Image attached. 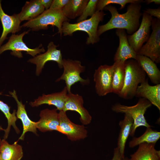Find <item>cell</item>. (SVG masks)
<instances>
[{
	"label": "cell",
	"instance_id": "6da1fadb",
	"mask_svg": "<svg viewBox=\"0 0 160 160\" xmlns=\"http://www.w3.org/2000/svg\"><path fill=\"white\" fill-rule=\"evenodd\" d=\"M141 7V4L131 3L127 6L126 12L120 14L115 7L111 4L107 6L104 9L110 12L111 17L106 23L98 26V36L100 37L105 32L115 28L124 29L128 35L132 34L140 25V19L143 15Z\"/></svg>",
	"mask_w": 160,
	"mask_h": 160
},
{
	"label": "cell",
	"instance_id": "8992f818",
	"mask_svg": "<svg viewBox=\"0 0 160 160\" xmlns=\"http://www.w3.org/2000/svg\"><path fill=\"white\" fill-rule=\"evenodd\" d=\"M63 73L60 77L56 81H65L68 93L71 92V86L75 83L79 82L83 85L88 84L89 79H84L80 76V73L85 70V67L81 64V62L78 60L63 59Z\"/></svg>",
	"mask_w": 160,
	"mask_h": 160
},
{
	"label": "cell",
	"instance_id": "e0dca14e",
	"mask_svg": "<svg viewBox=\"0 0 160 160\" xmlns=\"http://www.w3.org/2000/svg\"><path fill=\"white\" fill-rule=\"evenodd\" d=\"M135 96L147 99L160 110V84L150 85L146 79L138 86Z\"/></svg>",
	"mask_w": 160,
	"mask_h": 160
},
{
	"label": "cell",
	"instance_id": "d590c367",
	"mask_svg": "<svg viewBox=\"0 0 160 160\" xmlns=\"http://www.w3.org/2000/svg\"><path fill=\"white\" fill-rule=\"evenodd\" d=\"M123 160H129V159L127 157H124Z\"/></svg>",
	"mask_w": 160,
	"mask_h": 160
},
{
	"label": "cell",
	"instance_id": "30bf717a",
	"mask_svg": "<svg viewBox=\"0 0 160 160\" xmlns=\"http://www.w3.org/2000/svg\"><path fill=\"white\" fill-rule=\"evenodd\" d=\"M114 68L113 64L111 65H101L95 70L94 80L96 92L99 96H103L112 92Z\"/></svg>",
	"mask_w": 160,
	"mask_h": 160
},
{
	"label": "cell",
	"instance_id": "f1b7e54d",
	"mask_svg": "<svg viewBox=\"0 0 160 160\" xmlns=\"http://www.w3.org/2000/svg\"><path fill=\"white\" fill-rule=\"evenodd\" d=\"M143 2L142 0H98L96 5V10L103 11L107 6L111 4H116L120 5V9H124L127 4L140 3Z\"/></svg>",
	"mask_w": 160,
	"mask_h": 160
},
{
	"label": "cell",
	"instance_id": "603a6c76",
	"mask_svg": "<svg viewBox=\"0 0 160 160\" xmlns=\"http://www.w3.org/2000/svg\"><path fill=\"white\" fill-rule=\"evenodd\" d=\"M133 120L129 115L125 114L124 119L120 121L119 125L120 130L118 137L117 148L123 159L124 157V152L126 143L130 135L133 124Z\"/></svg>",
	"mask_w": 160,
	"mask_h": 160
},
{
	"label": "cell",
	"instance_id": "7c38bea8",
	"mask_svg": "<svg viewBox=\"0 0 160 160\" xmlns=\"http://www.w3.org/2000/svg\"><path fill=\"white\" fill-rule=\"evenodd\" d=\"M58 46L55 45L53 42H50L48 45L47 50L46 52L28 60V62L36 65V73L37 76L40 75L45 64L48 61H55L60 68H63V59L60 50L57 49Z\"/></svg>",
	"mask_w": 160,
	"mask_h": 160
},
{
	"label": "cell",
	"instance_id": "4316f807",
	"mask_svg": "<svg viewBox=\"0 0 160 160\" xmlns=\"http://www.w3.org/2000/svg\"><path fill=\"white\" fill-rule=\"evenodd\" d=\"M160 138V132L147 127L145 132L139 137H133L129 143L130 148H134L143 143L156 144Z\"/></svg>",
	"mask_w": 160,
	"mask_h": 160
},
{
	"label": "cell",
	"instance_id": "484cf974",
	"mask_svg": "<svg viewBox=\"0 0 160 160\" xmlns=\"http://www.w3.org/2000/svg\"><path fill=\"white\" fill-rule=\"evenodd\" d=\"M124 62H114V68L112 82V92L118 95L121 91L124 84L125 69Z\"/></svg>",
	"mask_w": 160,
	"mask_h": 160
},
{
	"label": "cell",
	"instance_id": "2e32d148",
	"mask_svg": "<svg viewBox=\"0 0 160 160\" xmlns=\"http://www.w3.org/2000/svg\"><path fill=\"white\" fill-rule=\"evenodd\" d=\"M57 109L50 110L46 108L41 111L40 119L37 121V128L42 132L57 131L59 125V113Z\"/></svg>",
	"mask_w": 160,
	"mask_h": 160
},
{
	"label": "cell",
	"instance_id": "52a82bcc",
	"mask_svg": "<svg viewBox=\"0 0 160 160\" xmlns=\"http://www.w3.org/2000/svg\"><path fill=\"white\" fill-rule=\"evenodd\" d=\"M152 32L149 37L137 53L149 58L157 63H160V20L153 18L151 26Z\"/></svg>",
	"mask_w": 160,
	"mask_h": 160
},
{
	"label": "cell",
	"instance_id": "e575fe53",
	"mask_svg": "<svg viewBox=\"0 0 160 160\" xmlns=\"http://www.w3.org/2000/svg\"><path fill=\"white\" fill-rule=\"evenodd\" d=\"M147 4H149L151 3H154L155 4H160V0H145L143 1Z\"/></svg>",
	"mask_w": 160,
	"mask_h": 160
},
{
	"label": "cell",
	"instance_id": "f546056e",
	"mask_svg": "<svg viewBox=\"0 0 160 160\" xmlns=\"http://www.w3.org/2000/svg\"><path fill=\"white\" fill-rule=\"evenodd\" d=\"M97 1L98 0L89 1L82 14L77 19V23L86 20L88 17H91L97 11L96 5Z\"/></svg>",
	"mask_w": 160,
	"mask_h": 160
},
{
	"label": "cell",
	"instance_id": "d6986e66",
	"mask_svg": "<svg viewBox=\"0 0 160 160\" xmlns=\"http://www.w3.org/2000/svg\"><path fill=\"white\" fill-rule=\"evenodd\" d=\"M0 19L3 27V31L0 38V47L9 33L14 34L20 31L21 29V21L17 14L12 16L6 14L2 9L1 1L0 0Z\"/></svg>",
	"mask_w": 160,
	"mask_h": 160
},
{
	"label": "cell",
	"instance_id": "5bb4252c",
	"mask_svg": "<svg viewBox=\"0 0 160 160\" xmlns=\"http://www.w3.org/2000/svg\"><path fill=\"white\" fill-rule=\"evenodd\" d=\"M116 33L119 38V44L114 55V61L124 62L129 59L136 60L137 53L130 45L126 31L123 29H117Z\"/></svg>",
	"mask_w": 160,
	"mask_h": 160
},
{
	"label": "cell",
	"instance_id": "83f0119b",
	"mask_svg": "<svg viewBox=\"0 0 160 160\" xmlns=\"http://www.w3.org/2000/svg\"><path fill=\"white\" fill-rule=\"evenodd\" d=\"M10 107L7 104L0 100V110L4 113L7 119V127L6 129L0 127V129L4 131V139L6 140L8 137L11 127L12 126L17 133H19L20 131L16 124V122L17 119L16 116V110H14L11 113L10 112Z\"/></svg>",
	"mask_w": 160,
	"mask_h": 160
},
{
	"label": "cell",
	"instance_id": "9a60e30c",
	"mask_svg": "<svg viewBox=\"0 0 160 160\" xmlns=\"http://www.w3.org/2000/svg\"><path fill=\"white\" fill-rule=\"evenodd\" d=\"M68 90L65 87L61 91L45 95L39 96L34 101L31 102L29 104L32 107H38L44 104L53 105L60 111H63L66 102L68 94Z\"/></svg>",
	"mask_w": 160,
	"mask_h": 160
},
{
	"label": "cell",
	"instance_id": "7a4b0ae2",
	"mask_svg": "<svg viewBox=\"0 0 160 160\" xmlns=\"http://www.w3.org/2000/svg\"><path fill=\"white\" fill-rule=\"evenodd\" d=\"M105 15L103 11H97L88 19L73 24L65 21L62 25V33L64 36H71L76 31H83L86 32L88 35L86 41L87 44L97 43L100 40L97 33L98 25L100 22L103 20Z\"/></svg>",
	"mask_w": 160,
	"mask_h": 160
},
{
	"label": "cell",
	"instance_id": "cb8c5ba5",
	"mask_svg": "<svg viewBox=\"0 0 160 160\" xmlns=\"http://www.w3.org/2000/svg\"><path fill=\"white\" fill-rule=\"evenodd\" d=\"M45 11V8L39 0H31L26 1L23 7L21 12L17 14L21 22L28 21L36 18Z\"/></svg>",
	"mask_w": 160,
	"mask_h": 160
},
{
	"label": "cell",
	"instance_id": "5b68a950",
	"mask_svg": "<svg viewBox=\"0 0 160 160\" xmlns=\"http://www.w3.org/2000/svg\"><path fill=\"white\" fill-rule=\"evenodd\" d=\"M69 19L63 14L61 9L49 8L45 10L42 13L34 19L24 23L21 27H27L33 31L47 29L49 25L56 27L58 29V33L62 34V26L65 21Z\"/></svg>",
	"mask_w": 160,
	"mask_h": 160
},
{
	"label": "cell",
	"instance_id": "4fadbf2b",
	"mask_svg": "<svg viewBox=\"0 0 160 160\" xmlns=\"http://www.w3.org/2000/svg\"><path fill=\"white\" fill-rule=\"evenodd\" d=\"M84 100L82 96L71 92L68 93L67 98L63 110L64 111H75L80 115V120L83 125L91 122L92 117L88 111L83 106Z\"/></svg>",
	"mask_w": 160,
	"mask_h": 160
},
{
	"label": "cell",
	"instance_id": "d4e9b609",
	"mask_svg": "<svg viewBox=\"0 0 160 160\" xmlns=\"http://www.w3.org/2000/svg\"><path fill=\"white\" fill-rule=\"evenodd\" d=\"M89 0H69L62 9L64 15L68 19H74L80 17Z\"/></svg>",
	"mask_w": 160,
	"mask_h": 160
},
{
	"label": "cell",
	"instance_id": "7402d4cb",
	"mask_svg": "<svg viewBox=\"0 0 160 160\" xmlns=\"http://www.w3.org/2000/svg\"><path fill=\"white\" fill-rule=\"evenodd\" d=\"M155 144L143 143L130 155L129 160H160V151L155 148Z\"/></svg>",
	"mask_w": 160,
	"mask_h": 160
},
{
	"label": "cell",
	"instance_id": "44dd1931",
	"mask_svg": "<svg viewBox=\"0 0 160 160\" xmlns=\"http://www.w3.org/2000/svg\"><path fill=\"white\" fill-rule=\"evenodd\" d=\"M136 60L151 82L155 85L160 84V71L156 63L147 57L137 54Z\"/></svg>",
	"mask_w": 160,
	"mask_h": 160
},
{
	"label": "cell",
	"instance_id": "ac0fdd59",
	"mask_svg": "<svg viewBox=\"0 0 160 160\" xmlns=\"http://www.w3.org/2000/svg\"><path fill=\"white\" fill-rule=\"evenodd\" d=\"M9 93L17 102V110L16 112V116L17 119L21 120L23 125L22 133L17 141L19 140H23L25 133L28 132H31L37 135V122L32 121L29 118L25 109V105L23 104L21 101L19 100L16 91L14 90L13 92H10Z\"/></svg>",
	"mask_w": 160,
	"mask_h": 160
},
{
	"label": "cell",
	"instance_id": "1f68e13d",
	"mask_svg": "<svg viewBox=\"0 0 160 160\" xmlns=\"http://www.w3.org/2000/svg\"><path fill=\"white\" fill-rule=\"evenodd\" d=\"M150 15L153 16L160 20V7L157 9L146 8L143 11Z\"/></svg>",
	"mask_w": 160,
	"mask_h": 160
},
{
	"label": "cell",
	"instance_id": "8d00e7d4",
	"mask_svg": "<svg viewBox=\"0 0 160 160\" xmlns=\"http://www.w3.org/2000/svg\"><path fill=\"white\" fill-rule=\"evenodd\" d=\"M1 138H0V142L1 141Z\"/></svg>",
	"mask_w": 160,
	"mask_h": 160
},
{
	"label": "cell",
	"instance_id": "836d02e7",
	"mask_svg": "<svg viewBox=\"0 0 160 160\" xmlns=\"http://www.w3.org/2000/svg\"><path fill=\"white\" fill-rule=\"evenodd\" d=\"M52 0H39V1L46 10L49 9L53 2Z\"/></svg>",
	"mask_w": 160,
	"mask_h": 160
},
{
	"label": "cell",
	"instance_id": "ba28073f",
	"mask_svg": "<svg viewBox=\"0 0 160 160\" xmlns=\"http://www.w3.org/2000/svg\"><path fill=\"white\" fill-rule=\"evenodd\" d=\"M30 30L24 31L19 35L12 34L10 37L8 41L5 44L0 47V55L4 51L11 50V54L19 58L23 57L22 52H25L28 54L33 57L37 54L45 51L44 47L40 48L42 46L41 44L37 47L34 49L29 48L23 42V36L28 33Z\"/></svg>",
	"mask_w": 160,
	"mask_h": 160
},
{
	"label": "cell",
	"instance_id": "277c9868",
	"mask_svg": "<svg viewBox=\"0 0 160 160\" xmlns=\"http://www.w3.org/2000/svg\"><path fill=\"white\" fill-rule=\"evenodd\" d=\"M152 104L147 99L140 98L137 103L132 106H127L116 103L111 107L112 110L117 113H124L129 115L133 120L130 135H134L136 129L140 126L151 127L145 119L144 114Z\"/></svg>",
	"mask_w": 160,
	"mask_h": 160
},
{
	"label": "cell",
	"instance_id": "74e56055",
	"mask_svg": "<svg viewBox=\"0 0 160 160\" xmlns=\"http://www.w3.org/2000/svg\"><path fill=\"white\" fill-rule=\"evenodd\" d=\"M0 160H1L0 157Z\"/></svg>",
	"mask_w": 160,
	"mask_h": 160
},
{
	"label": "cell",
	"instance_id": "d6a6232c",
	"mask_svg": "<svg viewBox=\"0 0 160 160\" xmlns=\"http://www.w3.org/2000/svg\"><path fill=\"white\" fill-rule=\"evenodd\" d=\"M119 150L117 147L114 149L113 157L111 160H123Z\"/></svg>",
	"mask_w": 160,
	"mask_h": 160
},
{
	"label": "cell",
	"instance_id": "3957f363",
	"mask_svg": "<svg viewBox=\"0 0 160 160\" xmlns=\"http://www.w3.org/2000/svg\"><path fill=\"white\" fill-rule=\"evenodd\" d=\"M125 76L123 88L118 95L125 99H130L135 96L138 85L146 79V73L137 60L129 59L124 62Z\"/></svg>",
	"mask_w": 160,
	"mask_h": 160
},
{
	"label": "cell",
	"instance_id": "4dcf8cb0",
	"mask_svg": "<svg viewBox=\"0 0 160 160\" xmlns=\"http://www.w3.org/2000/svg\"><path fill=\"white\" fill-rule=\"evenodd\" d=\"M68 1L69 0H54L49 8L62 9Z\"/></svg>",
	"mask_w": 160,
	"mask_h": 160
},
{
	"label": "cell",
	"instance_id": "9c48e42d",
	"mask_svg": "<svg viewBox=\"0 0 160 160\" xmlns=\"http://www.w3.org/2000/svg\"><path fill=\"white\" fill-rule=\"evenodd\" d=\"M58 113L59 125L57 131L66 135L71 141L84 139L87 137V131L84 125L72 122L68 117L66 112L61 111Z\"/></svg>",
	"mask_w": 160,
	"mask_h": 160
},
{
	"label": "cell",
	"instance_id": "8fae6325",
	"mask_svg": "<svg viewBox=\"0 0 160 160\" xmlns=\"http://www.w3.org/2000/svg\"><path fill=\"white\" fill-rule=\"evenodd\" d=\"M142 18L138 29L131 35H127L130 45L137 53L150 36L151 27L153 17L143 12Z\"/></svg>",
	"mask_w": 160,
	"mask_h": 160
},
{
	"label": "cell",
	"instance_id": "ffe728a7",
	"mask_svg": "<svg viewBox=\"0 0 160 160\" xmlns=\"http://www.w3.org/2000/svg\"><path fill=\"white\" fill-rule=\"evenodd\" d=\"M15 142L9 144L5 139L0 142V156L1 160H20L23 156L22 147Z\"/></svg>",
	"mask_w": 160,
	"mask_h": 160
}]
</instances>
